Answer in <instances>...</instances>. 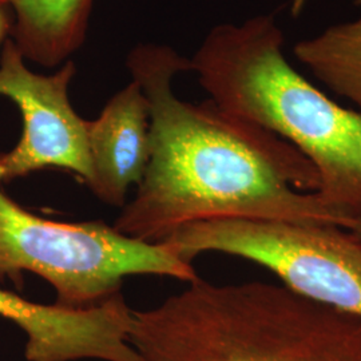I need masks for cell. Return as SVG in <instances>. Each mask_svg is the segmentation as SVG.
Returning <instances> with one entry per match:
<instances>
[{"instance_id": "6da1fadb", "label": "cell", "mask_w": 361, "mask_h": 361, "mask_svg": "<svg viewBox=\"0 0 361 361\" xmlns=\"http://www.w3.org/2000/svg\"><path fill=\"white\" fill-rule=\"evenodd\" d=\"M150 106V161L135 198L114 224L149 244L209 219H285L335 225L361 235V219L316 193L319 174L276 134L210 99H178L171 80L189 59L165 44H138L128 56Z\"/></svg>"}, {"instance_id": "7a4b0ae2", "label": "cell", "mask_w": 361, "mask_h": 361, "mask_svg": "<svg viewBox=\"0 0 361 361\" xmlns=\"http://www.w3.org/2000/svg\"><path fill=\"white\" fill-rule=\"evenodd\" d=\"M273 15L212 28L189 59L210 101L268 130L319 174L316 193L361 219V111L332 101L286 61Z\"/></svg>"}, {"instance_id": "3957f363", "label": "cell", "mask_w": 361, "mask_h": 361, "mask_svg": "<svg viewBox=\"0 0 361 361\" xmlns=\"http://www.w3.org/2000/svg\"><path fill=\"white\" fill-rule=\"evenodd\" d=\"M129 340L141 361H361V319L264 283L198 279L133 310Z\"/></svg>"}, {"instance_id": "277c9868", "label": "cell", "mask_w": 361, "mask_h": 361, "mask_svg": "<svg viewBox=\"0 0 361 361\" xmlns=\"http://www.w3.org/2000/svg\"><path fill=\"white\" fill-rule=\"evenodd\" d=\"M38 274L56 293V304L87 308L121 293L125 277L168 276L193 283L190 262L162 244L118 232L102 221L61 222L42 219L0 190V281Z\"/></svg>"}, {"instance_id": "5b68a950", "label": "cell", "mask_w": 361, "mask_h": 361, "mask_svg": "<svg viewBox=\"0 0 361 361\" xmlns=\"http://www.w3.org/2000/svg\"><path fill=\"white\" fill-rule=\"evenodd\" d=\"M190 262L205 252L245 258L313 302L361 319V235L335 225L285 219L200 221L164 241Z\"/></svg>"}, {"instance_id": "8992f818", "label": "cell", "mask_w": 361, "mask_h": 361, "mask_svg": "<svg viewBox=\"0 0 361 361\" xmlns=\"http://www.w3.org/2000/svg\"><path fill=\"white\" fill-rule=\"evenodd\" d=\"M77 68L67 61L51 75L30 70L11 38L1 46L0 97L18 106L23 131L13 150L0 153V182L26 177L46 168L65 169L90 189L91 166L87 122L78 116L68 98Z\"/></svg>"}, {"instance_id": "52a82bcc", "label": "cell", "mask_w": 361, "mask_h": 361, "mask_svg": "<svg viewBox=\"0 0 361 361\" xmlns=\"http://www.w3.org/2000/svg\"><path fill=\"white\" fill-rule=\"evenodd\" d=\"M0 316L25 332L28 361H141L130 344L133 310L122 293L87 308H70L0 289Z\"/></svg>"}, {"instance_id": "ba28073f", "label": "cell", "mask_w": 361, "mask_h": 361, "mask_svg": "<svg viewBox=\"0 0 361 361\" xmlns=\"http://www.w3.org/2000/svg\"><path fill=\"white\" fill-rule=\"evenodd\" d=\"M87 140L91 192L109 205L125 207L130 186L140 185L150 161V106L135 80L87 122Z\"/></svg>"}, {"instance_id": "9c48e42d", "label": "cell", "mask_w": 361, "mask_h": 361, "mask_svg": "<svg viewBox=\"0 0 361 361\" xmlns=\"http://www.w3.org/2000/svg\"><path fill=\"white\" fill-rule=\"evenodd\" d=\"M11 37L25 59L42 67L65 65L85 43L94 0H6Z\"/></svg>"}, {"instance_id": "30bf717a", "label": "cell", "mask_w": 361, "mask_h": 361, "mask_svg": "<svg viewBox=\"0 0 361 361\" xmlns=\"http://www.w3.org/2000/svg\"><path fill=\"white\" fill-rule=\"evenodd\" d=\"M293 54L320 82L361 111V16L300 40Z\"/></svg>"}, {"instance_id": "8fae6325", "label": "cell", "mask_w": 361, "mask_h": 361, "mask_svg": "<svg viewBox=\"0 0 361 361\" xmlns=\"http://www.w3.org/2000/svg\"><path fill=\"white\" fill-rule=\"evenodd\" d=\"M13 13L6 0H0V46L11 37Z\"/></svg>"}, {"instance_id": "7c38bea8", "label": "cell", "mask_w": 361, "mask_h": 361, "mask_svg": "<svg viewBox=\"0 0 361 361\" xmlns=\"http://www.w3.org/2000/svg\"><path fill=\"white\" fill-rule=\"evenodd\" d=\"M305 1L307 0H292V7H290V13L292 15L296 18L298 16L301 11H302V8H304V6H305Z\"/></svg>"}, {"instance_id": "4fadbf2b", "label": "cell", "mask_w": 361, "mask_h": 361, "mask_svg": "<svg viewBox=\"0 0 361 361\" xmlns=\"http://www.w3.org/2000/svg\"><path fill=\"white\" fill-rule=\"evenodd\" d=\"M353 1H355L357 6H360L361 7V0H353Z\"/></svg>"}]
</instances>
